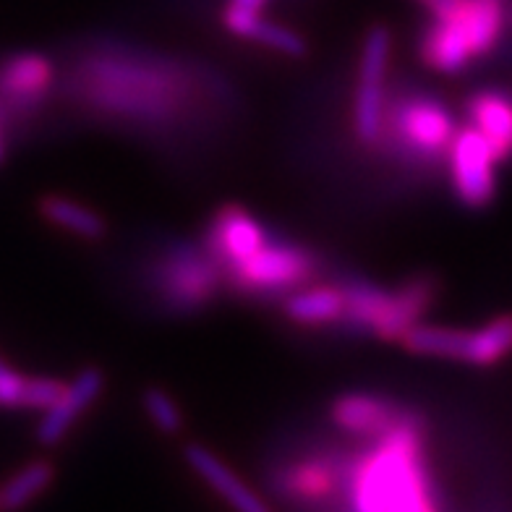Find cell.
<instances>
[{"label":"cell","instance_id":"1","mask_svg":"<svg viewBox=\"0 0 512 512\" xmlns=\"http://www.w3.org/2000/svg\"><path fill=\"white\" fill-rule=\"evenodd\" d=\"M71 89L79 105L149 131L194 118L204 87L186 63L136 50H92L76 63Z\"/></svg>","mask_w":512,"mask_h":512},{"label":"cell","instance_id":"2","mask_svg":"<svg viewBox=\"0 0 512 512\" xmlns=\"http://www.w3.org/2000/svg\"><path fill=\"white\" fill-rule=\"evenodd\" d=\"M366 447L348 452L345 507L358 512L439 510L442 499L426 458V429L421 416L405 411L398 424Z\"/></svg>","mask_w":512,"mask_h":512},{"label":"cell","instance_id":"3","mask_svg":"<svg viewBox=\"0 0 512 512\" xmlns=\"http://www.w3.org/2000/svg\"><path fill=\"white\" fill-rule=\"evenodd\" d=\"M343 288L345 309L340 330L377 337L382 343H400L403 335L437 304L442 283L429 272L405 277L395 288H382L374 280L348 275L337 280Z\"/></svg>","mask_w":512,"mask_h":512},{"label":"cell","instance_id":"4","mask_svg":"<svg viewBox=\"0 0 512 512\" xmlns=\"http://www.w3.org/2000/svg\"><path fill=\"white\" fill-rule=\"evenodd\" d=\"M507 27V0H463L458 11L429 19L416 53L429 71L455 76L492 53Z\"/></svg>","mask_w":512,"mask_h":512},{"label":"cell","instance_id":"5","mask_svg":"<svg viewBox=\"0 0 512 512\" xmlns=\"http://www.w3.org/2000/svg\"><path fill=\"white\" fill-rule=\"evenodd\" d=\"M455 131V118L439 97L416 89H387L377 152L408 165L432 168L445 160Z\"/></svg>","mask_w":512,"mask_h":512},{"label":"cell","instance_id":"6","mask_svg":"<svg viewBox=\"0 0 512 512\" xmlns=\"http://www.w3.org/2000/svg\"><path fill=\"white\" fill-rule=\"evenodd\" d=\"M223 283V272L204 243H168L149 267V288L155 298L181 317L207 309Z\"/></svg>","mask_w":512,"mask_h":512},{"label":"cell","instance_id":"7","mask_svg":"<svg viewBox=\"0 0 512 512\" xmlns=\"http://www.w3.org/2000/svg\"><path fill=\"white\" fill-rule=\"evenodd\" d=\"M322 270L317 251L288 238L272 236L243 262L223 272L230 288L249 298H285L296 288L314 283Z\"/></svg>","mask_w":512,"mask_h":512},{"label":"cell","instance_id":"8","mask_svg":"<svg viewBox=\"0 0 512 512\" xmlns=\"http://www.w3.org/2000/svg\"><path fill=\"white\" fill-rule=\"evenodd\" d=\"M392 61V32L382 24L371 27L361 40L356 87L351 97V128L356 142L369 152H377L382 134L384 102H387V76Z\"/></svg>","mask_w":512,"mask_h":512},{"label":"cell","instance_id":"9","mask_svg":"<svg viewBox=\"0 0 512 512\" xmlns=\"http://www.w3.org/2000/svg\"><path fill=\"white\" fill-rule=\"evenodd\" d=\"M445 160L450 186L463 207L484 209L494 202L499 157L471 123L455 131Z\"/></svg>","mask_w":512,"mask_h":512},{"label":"cell","instance_id":"10","mask_svg":"<svg viewBox=\"0 0 512 512\" xmlns=\"http://www.w3.org/2000/svg\"><path fill=\"white\" fill-rule=\"evenodd\" d=\"M348 452L314 450L277 465L272 486L298 505H324L343 494Z\"/></svg>","mask_w":512,"mask_h":512},{"label":"cell","instance_id":"11","mask_svg":"<svg viewBox=\"0 0 512 512\" xmlns=\"http://www.w3.org/2000/svg\"><path fill=\"white\" fill-rule=\"evenodd\" d=\"M58 68L42 53H14L0 61V121H24L45 105Z\"/></svg>","mask_w":512,"mask_h":512},{"label":"cell","instance_id":"12","mask_svg":"<svg viewBox=\"0 0 512 512\" xmlns=\"http://www.w3.org/2000/svg\"><path fill=\"white\" fill-rule=\"evenodd\" d=\"M270 238V228L241 204H223L204 228V249L215 259L220 272L243 262Z\"/></svg>","mask_w":512,"mask_h":512},{"label":"cell","instance_id":"13","mask_svg":"<svg viewBox=\"0 0 512 512\" xmlns=\"http://www.w3.org/2000/svg\"><path fill=\"white\" fill-rule=\"evenodd\" d=\"M105 390V371L100 366H87L81 369L74 379H68L66 390L48 411H42L40 426H37V442L42 447L61 445L63 439L71 434L84 413L100 400Z\"/></svg>","mask_w":512,"mask_h":512},{"label":"cell","instance_id":"14","mask_svg":"<svg viewBox=\"0 0 512 512\" xmlns=\"http://www.w3.org/2000/svg\"><path fill=\"white\" fill-rule=\"evenodd\" d=\"M330 421L356 439L384 434L405 416V408L377 392H343L330 403Z\"/></svg>","mask_w":512,"mask_h":512},{"label":"cell","instance_id":"15","mask_svg":"<svg viewBox=\"0 0 512 512\" xmlns=\"http://www.w3.org/2000/svg\"><path fill=\"white\" fill-rule=\"evenodd\" d=\"M183 460H186L191 471H194L217 497L223 499V502H228L230 507H236V510L243 512L270 510L267 499L259 497V492H254V489H251V486L246 484L225 460L217 458L209 447L191 442V445H186V450H183Z\"/></svg>","mask_w":512,"mask_h":512},{"label":"cell","instance_id":"16","mask_svg":"<svg viewBox=\"0 0 512 512\" xmlns=\"http://www.w3.org/2000/svg\"><path fill=\"white\" fill-rule=\"evenodd\" d=\"M465 118L481 136H484L489 147L499 162L512 157V100L505 92H494V89H481L473 92L465 100Z\"/></svg>","mask_w":512,"mask_h":512},{"label":"cell","instance_id":"17","mask_svg":"<svg viewBox=\"0 0 512 512\" xmlns=\"http://www.w3.org/2000/svg\"><path fill=\"white\" fill-rule=\"evenodd\" d=\"M345 296L340 283H306L283 298V314L298 327H337Z\"/></svg>","mask_w":512,"mask_h":512},{"label":"cell","instance_id":"18","mask_svg":"<svg viewBox=\"0 0 512 512\" xmlns=\"http://www.w3.org/2000/svg\"><path fill=\"white\" fill-rule=\"evenodd\" d=\"M223 24L233 37L246 42H256L262 48L283 53L288 58H304L309 45L296 29L277 24L264 14H238V11H223Z\"/></svg>","mask_w":512,"mask_h":512},{"label":"cell","instance_id":"19","mask_svg":"<svg viewBox=\"0 0 512 512\" xmlns=\"http://www.w3.org/2000/svg\"><path fill=\"white\" fill-rule=\"evenodd\" d=\"M40 215L55 225L63 233L81 238V241H102L108 236V220L97 212V209L87 207V204L74 202L71 196L63 194H48L40 199Z\"/></svg>","mask_w":512,"mask_h":512},{"label":"cell","instance_id":"20","mask_svg":"<svg viewBox=\"0 0 512 512\" xmlns=\"http://www.w3.org/2000/svg\"><path fill=\"white\" fill-rule=\"evenodd\" d=\"M512 356V314L486 319L479 330H465L463 364L492 369Z\"/></svg>","mask_w":512,"mask_h":512},{"label":"cell","instance_id":"21","mask_svg":"<svg viewBox=\"0 0 512 512\" xmlns=\"http://www.w3.org/2000/svg\"><path fill=\"white\" fill-rule=\"evenodd\" d=\"M400 345L408 353H413V356L442 358V361H458V364H463L465 330L447 327V324L418 322L416 327L405 332Z\"/></svg>","mask_w":512,"mask_h":512},{"label":"cell","instance_id":"22","mask_svg":"<svg viewBox=\"0 0 512 512\" xmlns=\"http://www.w3.org/2000/svg\"><path fill=\"white\" fill-rule=\"evenodd\" d=\"M55 481V465L50 460H32L0 486V510H21L48 492Z\"/></svg>","mask_w":512,"mask_h":512},{"label":"cell","instance_id":"23","mask_svg":"<svg viewBox=\"0 0 512 512\" xmlns=\"http://www.w3.org/2000/svg\"><path fill=\"white\" fill-rule=\"evenodd\" d=\"M142 408L144 413H147L149 421L157 426V432L170 434V437L183 432L186 418H183L178 400L173 398L168 390H162V387H147V390L142 392Z\"/></svg>","mask_w":512,"mask_h":512},{"label":"cell","instance_id":"24","mask_svg":"<svg viewBox=\"0 0 512 512\" xmlns=\"http://www.w3.org/2000/svg\"><path fill=\"white\" fill-rule=\"evenodd\" d=\"M63 390H66V379L58 377H27L24 384V400H21V408L24 411H48L55 400L61 398Z\"/></svg>","mask_w":512,"mask_h":512},{"label":"cell","instance_id":"25","mask_svg":"<svg viewBox=\"0 0 512 512\" xmlns=\"http://www.w3.org/2000/svg\"><path fill=\"white\" fill-rule=\"evenodd\" d=\"M24 384H27V374H19L0 358V408L3 411H21Z\"/></svg>","mask_w":512,"mask_h":512},{"label":"cell","instance_id":"26","mask_svg":"<svg viewBox=\"0 0 512 512\" xmlns=\"http://www.w3.org/2000/svg\"><path fill=\"white\" fill-rule=\"evenodd\" d=\"M267 0H228L223 11H238V14H262Z\"/></svg>","mask_w":512,"mask_h":512},{"label":"cell","instance_id":"27","mask_svg":"<svg viewBox=\"0 0 512 512\" xmlns=\"http://www.w3.org/2000/svg\"><path fill=\"white\" fill-rule=\"evenodd\" d=\"M0 160H3V139H0Z\"/></svg>","mask_w":512,"mask_h":512}]
</instances>
